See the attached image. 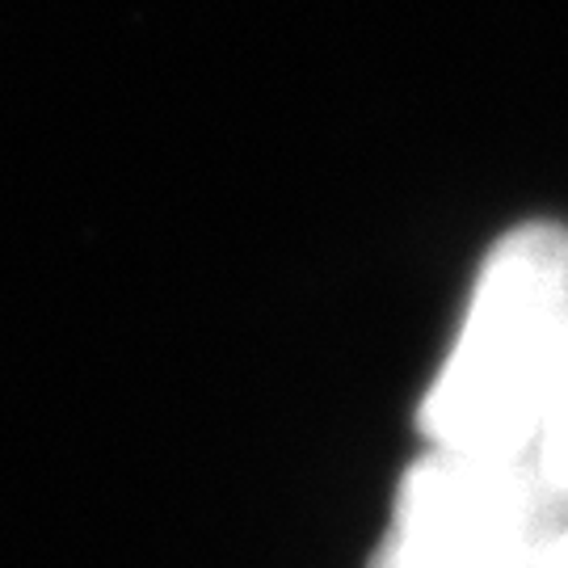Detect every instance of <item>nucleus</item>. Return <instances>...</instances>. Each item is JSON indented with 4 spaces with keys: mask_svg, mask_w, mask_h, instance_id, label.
<instances>
[{
    "mask_svg": "<svg viewBox=\"0 0 568 568\" xmlns=\"http://www.w3.org/2000/svg\"><path fill=\"white\" fill-rule=\"evenodd\" d=\"M530 464L539 467V476L568 501V379L556 396V405H551L544 429H539V438H535Z\"/></svg>",
    "mask_w": 568,
    "mask_h": 568,
    "instance_id": "nucleus-3",
    "label": "nucleus"
},
{
    "mask_svg": "<svg viewBox=\"0 0 568 568\" xmlns=\"http://www.w3.org/2000/svg\"><path fill=\"white\" fill-rule=\"evenodd\" d=\"M544 568H568V523L556 530V539H551L548 556H544Z\"/></svg>",
    "mask_w": 568,
    "mask_h": 568,
    "instance_id": "nucleus-4",
    "label": "nucleus"
},
{
    "mask_svg": "<svg viewBox=\"0 0 568 568\" xmlns=\"http://www.w3.org/2000/svg\"><path fill=\"white\" fill-rule=\"evenodd\" d=\"M568 501L530 459L429 450L400 480L371 568H544Z\"/></svg>",
    "mask_w": 568,
    "mask_h": 568,
    "instance_id": "nucleus-2",
    "label": "nucleus"
},
{
    "mask_svg": "<svg viewBox=\"0 0 568 568\" xmlns=\"http://www.w3.org/2000/svg\"><path fill=\"white\" fill-rule=\"evenodd\" d=\"M565 379L568 227L523 224L488 253L464 328L422 400L429 450L530 459Z\"/></svg>",
    "mask_w": 568,
    "mask_h": 568,
    "instance_id": "nucleus-1",
    "label": "nucleus"
}]
</instances>
